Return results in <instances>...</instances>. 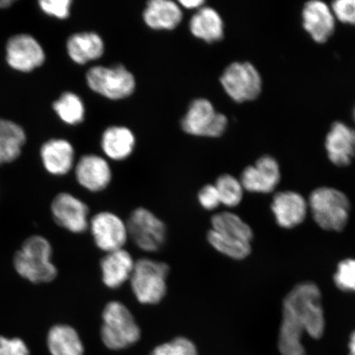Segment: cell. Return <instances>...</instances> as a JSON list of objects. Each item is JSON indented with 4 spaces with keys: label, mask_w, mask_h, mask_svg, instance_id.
<instances>
[{
    "label": "cell",
    "mask_w": 355,
    "mask_h": 355,
    "mask_svg": "<svg viewBox=\"0 0 355 355\" xmlns=\"http://www.w3.org/2000/svg\"><path fill=\"white\" fill-rule=\"evenodd\" d=\"M168 273L170 266L163 261L148 257L135 261L130 282L136 300L144 305L161 303L166 295Z\"/></svg>",
    "instance_id": "obj_5"
},
{
    "label": "cell",
    "mask_w": 355,
    "mask_h": 355,
    "mask_svg": "<svg viewBox=\"0 0 355 355\" xmlns=\"http://www.w3.org/2000/svg\"><path fill=\"white\" fill-rule=\"evenodd\" d=\"M13 162V159L10 157V155L6 150L0 148V166L3 165V164L11 163Z\"/></svg>",
    "instance_id": "obj_37"
},
{
    "label": "cell",
    "mask_w": 355,
    "mask_h": 355,
    "mask_svg": "<svg viewBox=\"0 0 355 355\" xmlns=\"http://www.w3.org/2000/svg\"><path fill=\"white\" fill-rule=\"evenodd\" d=\"M179 3L182 7L188 10H199L205 3L202 0H180Z\"/></svg>",
    "instance_id": "obj_36"
},
{
    "label": "cell",
    "mask_w": 355,
    "mask_h": 355,
    "mask_svg": "<svg viewBox=\"0 0 355 355\" xmlns=\"http://www.w3.org/2000/svg\"><path fill=\"white\" fill-rule=\"evenodd\" d=\"M183 19L181 8L171 0H150L144 12L145 24L154 30H173Z\"/></svg>",
    "instance_id": "obj_20"
},
{
    "label": "cell",
    "mask_w": 355,
    "mask_h": 355,
    "mask_svg": "<svg viewBox=\"0 0 355 355\" xmlns=\"http://www.w3.org/2000/svg\"><path fill=\"white\" fill-rule=\"evenodd\" d=\"M211 230L225 237L251 243L254 232L241 217L230 211L216 213L211 217Z\"/></svg>",
    "instance_id": "obj_25"
},
{
    "label": "cell",
    "mask_w": 355,
    "mask_h": 355,
    "mask_svg": "<svg viewBox=\"0 0 355 355\" xmlns=\"http://www.w3.org/2000/svg\"><path fill=\"white\" fill-rule=\"evenodd\" d=\"M282 318L294 324L313 339L325 331L320 288L313 282H302L288 293L283 301Z\"/></svg>",
    "instance_id": "obj_1"
},
{
    "label": "cell",
    "mask_w": 355,
    "mask_h": 355,
    "mask_svg": "<svg viewBox=\"0 0 355 355\" xmlns=\"http://www.w3.org/2000/svg\"><path fill=\"white\" fill-rule=\"evenodd\" d=\"M75 176L83 188L97 193L108 187L112 180V171L104 158L86 155L79 159L75 168Z\"/></svg>",
    "instance_id": "obj_15"
},
{
    "label": "cell",
    "mask_w": 355,
    "mask_h": 355,
    "mask_svg": "<svg viewBox=\"0 0 355 355\" xmlns=\"http://www.w3.org/2000/svg\"><path fill=\"white\" fill-rule=\"evenodd\" d=\"M43 166L52 175L62 176L72 170L74 162V149L65 139H51L41 148Z\"/></svg>",
    "instance_id": "obj_19"
},
{
    "label": "cell",
    "mask_w": 355,
    "mask_h": 355,
    "mask_svg": "<svg viewBox=\"0 0 355 355\" xmlns=\"http://www.w3.org/2000/svg\"><path fill=\"white\" fill-rule=\"evenodd\" d=\"M354 121H355V109H354Z\"/></svg>",
    "instance_id": "obj_40"
},
{
    "label": "cell",
    "mask_w": 355,
    "mask_h": 355,
    "mask_svg": "<svg viewBox=\"0 0 355 355\" xmlns=\"http://www.w3.org/2000/svg\"><path fill=\"white\" fill-rule=\"evenodd\" d=\"M52 254L51 243L46 238L34 235L26 239L13 257V266L20 277L30 282H51L58 275Z\"/></svg>",
    "instance_id": "obj_2"
},
{
    "label": "cell",
    "mask_w": 355,
    "mask_h": 355,
    "mask_svg": "<svg viewBox=\"0 0 355 355\" xmlns=\"http://www.w3.org/2000/svg\"><path fill=\"white\" fill-rule=\"evenodd\" d=\"M331 11L335 19L355 26V0H337L332 3Z\"/></svg>",
    "instance_id": "obj_33"
},
{
    "label": "cell",
    "mask_w": 355,
    "mask_h": 355,
    "mask_svg": "<svg viewBox=\"0 0 355 355\" xmlns=\"http://www.w3.org/2000/svg\"><path fill=\"white\" fill-rule=\"evenodd\" d=\"M207 239L213 248L230 259L243 260L251 254V243L225 237L211 229L208 232Z\"/></svg>",
    "instance_id": "obj_28"
},
{
    "label": "cell",
    "mask_w": 355,
    "mask_h": 355,
    "mask_svg": "<svg viewBox=\"0 0 355 355\" xmlns=\"http://www.w3.org/2000/svg\"><path fill=\"white\" fill-rule=\"evenodd\" d=\"M222 205L232 208L239 205L243 197L241 181L230 175H222L215 184Z\"/></svg>",
    "instance_id": "obj_29"
},
{
    "label": "cell",
    "mask_w": 355,
    "mask_h": 355,
    "mask_svg": "<svg viewBox=\"0 0 355 355\" xmlns=\"http://www.w3.org/2000/svg\"><path fill=\"white\" fill-rule=\"evenodd\" d=\"M87 83L93 92L110 100H122L135 92V76L123 65L96 66L88 70Z\"/></svg>",
    "instance_id": "obj_7"
},
{
    "label": "cell",
    "mask_w": 355,
    "mask_h": 355,
    "mask_svg": "<svg viewBox=\"0 0 355 355\" xmlns=\"http://www.w3.org/2000/svg\"><path fill=\"white\" fill-rule=\"evenodd\" d=\"M135 265V260L124 248L106 252L100 263L102 282L106 287L116 290L130 281Z\"/></svg>",
    "instance_id": "obj_18"
},
{
    "label": "cell",
    "mask_w": 355,
    "mask_h": 355,
    "mask_svg": "<svg viewBox=\"0 0 355 355\" xmlns=\"http://www.w3.org/2000/svg\"><path fill=\"white\" fill-rule=\"evenodd\" d=\"M181 126L190 135L218 137L227 128L228 119L216 112L211 101L200 98L191 103Z\"/></svg>",
    "instance_id": "obj_9"
},
{
    "label": "cell",
    "mask_w": 355,
    "mask_h": 355,
    "mask_svg": "<svg viewBox=\"0 0 355 355\" xmlns=\"http://www.w3.org/2000/svg\"><path fill=\"white\" fill-rule=\"evenodd\" d=\"M200 205L207 211H214L220 205V199L215 184H207L199 191Z\"/></svg>",
    "instance_id": "obj_34"
},
{
    "label": "cell",
    "mask_w": 355,
    "mask_h": 355,
    "mask_svg": "<svg viewBox=\"0 0 355 355\" xmlns=\"http://www.w3.org/2000/svg\"><path fill=\"white\" fill-rule=\"evenodd\" d=\"M51 212L55 223L71 233L83 234L89 229V208L73 194H58L51 203Z\"/></svg>",
    "instance_id": "obj_12"
},
{
    "label": "cell",
    "mask_w": 355,
    "mask_h": 355,
    "mask_svg": "<svg viewBox=\"0 0 355 355\" xmlns=\"http://www.w3.org/2000/svg\"><path fill=\"white\" fill-rule=\"evenodd\" d=\"M150 355H198L196 345L184 336L155 346Z\"/></svg>",
    "instance_id": "obj_30"
},
{
    "label": "cell",
    "mask_w": 355,
    "mask_h": 355,
    "mask_svg": "<svg viewBox=\"0 0 355 355\" xmlns=\"http://www.w3.org/2000/svg\"><path fill=\"white\" fill-rule=\"evenodd\" d=\"M220 81L230 98L238 103L257 99L263 87L259 71L248 62L230 64Z\"/></svg>",
    "instance_id": "obj_8"
},
{
    "label": "cell",
    "mask_w": 355,
    "mask_h": 355,
    "mask_svg": "<svg viewBox=\"0 0 355 355\" xmlns=\"http://www.w3.org/2000/svg\"><path fill=\"white\" fill-rule=\"evenodd\" d=\"M328 158L337 166H347L355 158V130L344 123L336 122L326 137Z\"/></svg>",
    "instance_id": "obj_17"
},
{
    "label": "cell",
    "mask_w": 355,
    "mask_h": 355,
    "mask_svg": "<svg viewBox=\"0 0 355 355\" xmlns=\"http://www.w3.org/2000/svg\"><path fill=\"white\" fill-rule=\"evenodd\" d=\"M67 51L74 63L85 64L103 55L105 44L96 33H77L71 35L67 42Z\"/></svg>",
    "instance_id": "obj_21"
},
{
    "label": "cell",
    "mask_w": 355,
    "mask_h": 355,
    "mask_svg": "<svg viewBox=\"0 0 355 355\" xmlns=\"http://www.w3.org/2000/svg\"><path fill=\"white\" fill-rule=\"evenodd\" d=\"M281 180V170L277 159L263 155L255 163L244 168L241 176L243 190L250 193H270L277 187Z\"/></svg>",
    "instance_id": "obj_13"
},
{
    "label": "cell",
    "mask_w": 355,
    "mask_h": 355,
    "mask_svg": "<svg viewBox=\"0 0 355 355\" xmlns=\"http://www.w3.org/2000/svg\"><path fill=\"white\" fill-rule=\"evenodd\" d=\"M128 239L146 252L162 250L167 237L166 224L145 207L133 210L127 221Z\"/></svg>",
    "instance_id": "obj_6"
},
{
    "label": "cell",
    "mask_w": 355,
    "mask_h": 355,
    "mask_svg": "<svg viewBox=\"0 0 355 355\" xmlns=\"http://www.w3.org/2000/svg\"><path fill=\"white\" fill-rule=\"evenodd\" d=\"M349 355H355V331L349 337Z\"/></svg>",
    "instance_id": "obj_38"
},
{
    "label": "cell",
    "mask_w": 355,
    "mask_h": 355,
    "mask_svg": "<svg viewBox=\"0 0 355 355\" xmlns=\"http://www.w3.org/2000/svg\"><path fill=\"white\" fill-rule=\"evenodd\" d=\"M88 230L96 247L105 252L121 250L128 239L127 224L110 211H101L93 216Z\"/></svg>",
    "instance_id": "obj_10"
},
{
    "label": "cell",
    "mask_w": 355,
    "mask_h": 355,
    "mask_svg": "<svg viewBox=\"0 0 355 355\" xmlns=\"http://www.w3.org/2000/svg\"><path fill=\"white\" fill-rule=\"evenodd\" d=\"M26 143V135L19 124L0 118V148L10 154L13 161L19 158Z\"/></svg>",
    "instance_id": "obj_26"
},
{
    "label": "cell",
    "mask_w": 355,
    "mask_h": 355,
    "mask_svg": "<svg viewBox=\"0 0 355 355\" xmlns=\"http://www.w3.org/2000/svg\"><path fill=\"white\" fill-rule=\"evenodd\" d=\"M6 61L17 72L31 73L43 65L46 53L32 35L17 34L8 39L6 44Z\"/></svg>",
    "instance_id": "obj_11"
},
{
    "label": "cell",
    "mask_w": 355,
    "mask_h": 355,
    "mask_svg": "<svg viewBox=\"0 0 355 355\" xmlns=\"http://www.w3.org/2000/svg\"><path fill=\"white\" fill-rule=\"evenodd\" d=\"M270 208L278 225L284 229H293L303 223L309 211L308 202L294 191L275 194Z\"/></svg>",
    "instance_id": "obj_14"
},
{
    "label": "cell",
    "mask_w": 355,
    "mask_h": 355,
    "mask_svg": "<svg viewBox=\"0 0 355 355\" xmlns=\"http://www.w3.org/2000/svg\"><path fill=\"white\" fill-rule=\"evenodd\" d=\"M191 33L207 43H214L224 37V22L219 12L210 7H202L189 22Z\"/></svg>",
    "instance_id": "obj_22"
},
{
    "label": "cell",
    "mask_w": 355,
    "mask_h": 355,
    "mask_svg": "<svg viewBox=\"0 0 355 355\" xmlns=\"http://www.w3.org/2000/svg\"><path fill=\"white\" fill-rule=\"evenodd\" d=\"M13 3H15V1H12V0H0V8H10Z\"/></svg>",
    "instance_id": "obj_39"
},
{
    "label": "cell",
    "mask_w": 355,
    "mask_h": 355,
    "mask_svg": "<svg viewBox=\"0 0 355 355\" xmlns=\"http://www.w3.org/2000/svg\"><path fill=\"white\" fill-rule=\"evenodd\" d=\"M309 209L316 224L327 232H341L348 225L352 204L341 191L329 187L311 193Z\"/></svg>",
    "instance_id": "obj_4"
},
{
    "label": "cell",
    "mask_w": 355,
    "mask_h": 355,
    "mask_svg": "<svg viewBox=\"0 0 355 355\" xmlns=\"http://www.w3.org/2000/svg\"><path fill=\"white\" fill-rule=\"evenodd\" d=\"M101 316V339L106 348L119 352L139 343L141 328L125 304L110 301Z\"/></svg>",
    "instance_id": "obj_3"
},
{
    "label": "cell",
    "mask_w": 355,
    "mask_h": 355,
    "mask_svg": "<svg viewBox=\"0 0 355 355\" xmlns=\"http://www.w3.org/2000/svg\"><path fill=\"white\" fill-rule=\"evenodd\" d=\"M0 355H29L28 346L20 338L0 336Z\"/></svg>",
    "instance_id": "obj_35"
},
{
    "label": "cell",
    "mask_w": 355,
    "mask_h": 355,
    "mask_svg": "<svg viewBox=\"0 0 355 355\" xmlns=\"http://www.w3.org/2000/svg\"><path fill=\"white\" fill-rule=\"evenodd\" d=\"M53 109L61 121L69 125L82 123L85 117V106L82 99L73 92H64L54 102Z\"/></svg>",
    "instance_id": "obj_27"
},
{
    "label": "cell",
    "mask_w": 355,
    "mask_h": 355,
    "mask_svg": "<svg viewBox=\"0 0 355 355\" xmlns=\"http://www.w3.org/2000/svg\"><path fill=\"white\" fill-rule=\"evenodd\" d=\"M302 17L304 28L317 43H325L335 32L334 15L325 3L318 0L308 2L303 8Z\"/></svg>",
    "instance_id": "obj_16"
},
{
    "label": "cell",
    "mask_w": 355,
    "mask_h": 355,
    "mask_svg": "<svg viewBox=\"0 0 355 355\" xmlns=\"http://www.w3.org/2000/svg\"><path fill=\"white\" fill-rule=\"evenodd\" d=\"M333 279L336 286L340 291L355 293V259H347L341 261L337 266Z\"/></svg>",
    "instance_id": "obj_31"
},
{
    "label": "cell",
    "mask_w": 355,
    "mask_h": 355,
    "mask_svg": "<svg viewBox=\"0 0 355 355\" xmlns=\"http://www.w3.org/2000/svg\"><path fill=\"white\" fill-rule=\"evenodd\" d=\"M135 146V137L126 127H110L102 135V150L114 161H122L130 157Z\"/></svg>",
    "instance_id": "obj_24"
},
{
    "label": "cell",
    "mask_w": 355,
    "mask_h": 355,
    "mask_svg": "<svg viewBox=\"0 0 355 355\" xmlns=\"http://www.w3.org/2000/svg\"><path fill=\"white\" fill-rule=\"evenodd\" d=\"M71 0H41L38 2L41 10L46 15L58 19H66L70 15Z\"/></svg>",
    "instance_id": "obj_32"
},
{
    "label": "cell",
    "mask_w": 355,
    "mask_h": 355,
    "mask_svg": "<svg viewBox=\"0 0 355 355\" xmlns=\"http://www.w3.org/2000/svg\"><path fill=\"white\" fill-rule=\"evenodd\" d=\"M47 346L51 355H84L85 347L78 332L66 324H57L47 336Z\"/></svg>",
    "instance_id": "obj_23"
}]
</instances>
